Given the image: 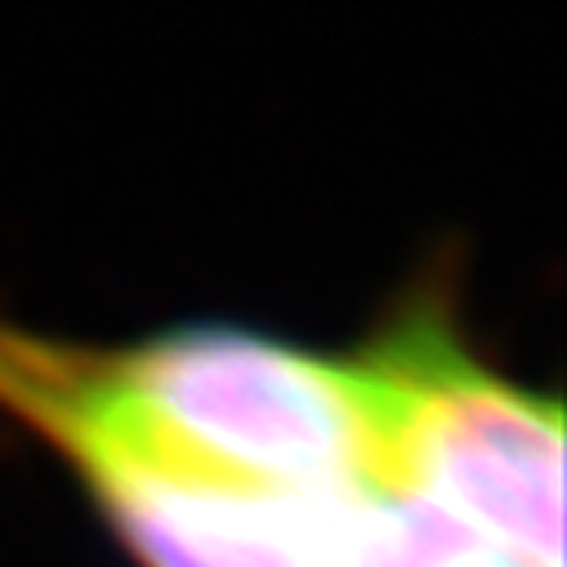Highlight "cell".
I'll return each instance as SVG.
<instances>
[{
	"mask_svg": "<svg viewBox=\"0 0 567 567\" xmlns=\"http://www.w3.org/2000/svg\"><path fill=\"white\" fill-rule=\"evenodd\" d=\"M375 487L402 492L536 567H563V411L487 371L456 322L415 305L353 358Z\"/></svg>",
	"mask_w": 567,
	"mask_h": 567,
	"instance_id": "6da1fadb",
	"label": "cell"
},
{
	"mask_svg": "<svg viewBox=\"0 0 567 567\" xmlns=\"http://www.w3.org/2000/svg\"><path fill=\"white\" fill-rule=\"evenodd\" d=\"M0 406L50 439L144 567H336L353 501L179 465L107 398L94 353L0 327Z\"/></svg>",
	"mask_w": 567,
	"mask_h": 567,
	"instance_id": "7a4b0ae2",
	"label": "cell"
},
{
	"mask_svg": "<svg viewBox=\"0 0 567 567\" xmlns=\"http://www.w3.org/2000/svg\"><path fill=\"white\" fill-rule=\"evenodd\" d=\"M99 371L148 434L202 470L305 501L380 492L353 362L237 327H184L99 353Z\"/></svg>",
	"mask_w": 567,
	"mask_h": 567,
	"instance_id": "3957f363",
	"label": "cell"
},
{
	"mask_svg": "<svg viewBox=\"0 0 567 567\" xmlns=\"http://www.w3.org/2000/svg\"><path fill=\"white\" fill-rule=\"evenodd\" d=\"M336 567H536L496 549L443 509L402 492H367L349 514Z\"/></svg>",
	"mask_w": 567,
	"mask_h": 567,
	"instance_id": "277c9868",
	"label": "cell"
}]
</instances>
